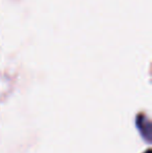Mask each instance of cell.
Instances as JSON below:
<instances>
[{"mask_svg":"<svg viewBox=\"0 0 152 153\" xmlns=\"http://www.w3.org/2000/svg\"><path fill=\"white\" fill-rule=\"evenodd\" d=\"M146 153H150V150H148V151H147Z\"/></svg>","mask_w":152,"mask_h":153,"instance_id":"cell-2","label":"cell"},{"mask_svg":"<svg viewBox=\"0 0 152 153\" xmlns=\"http://www.w3.org/2000/svg\"><path fill=\"white\" fill-rule=\"evenodd\" d=\"M136 125L140 129L141 133L148 142H150L151 139V122L145 115H139L136 118Z\"/></svg>","mask_w":152,"mask_h":153,"instance_id":"cell-1","label":"cell"}]
</instances>
